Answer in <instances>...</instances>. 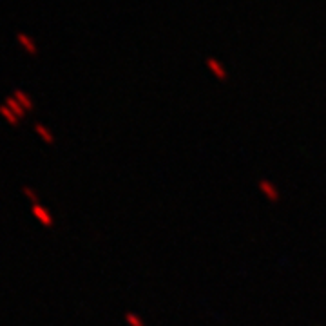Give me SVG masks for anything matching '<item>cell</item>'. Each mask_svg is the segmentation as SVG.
<instances>
[{"mask_svg": "<svg viewBox=\"0 0 326 326\" xmlns=\"http://www.w3.org/2000/svg\"><path fill=\"white\" fill-rule=\"evenodd\" d=\"M33 216L40 219V221H42L44 225H46V227H51V223H53L51 216L47 214V210H46V209H42L40 205H35V207H33Z\"/></svg>", "mask_w": 326, "mask_h": 326, "instance_id": "cell-4", "label": "cell"}, {"mask_svg": "<svg viewBox=\"0 0 326 326\" xmlns=\"http://www.w3.org/2000/svg\"><path fill=\"white\" fill-rule=\"evenodd\" d=\"M13 96H15L16 102H18L22 107H24V111H26V112H29L31 109H33V100H31L29 94H27V92H24L22 89H15V91H13Z\"/></svg>", "mask_w": 326, "mask_h": 326, "instance_id": "cell-2", "label": "cell"}, {"mask_svg": "<svg viewBox=\"0 0 326 326\" xmlns=\"http://www.w3.org/2000/svg\"><path fill=\"white\" fill-rule=\"evenodd\" d=\"M16 40H18V44H22L24 46V49H26L27 53H31V55H36V46L35 42H33V38L27 35H24V33H18L16 35Z\"/></svg>", "mask_w": 326, "mask_h": 326, "instance_id": "cell-3", "label": "cell"}, {"mask_svg": "<svg viewBox=\"0 0 326 326\" xmlns=\"http://www.w3.org/2000/svg\"><path fill=\"white\" fill-rule=\"evenodd\" d=\"M0 116L4 118L5 122L9 123V125H13V127H16V125H18V122H20V120H18V118H16L15 114H13V112L9 111V109L5 107L4 103L0 105Z\"/></svg>", "mask_w": 326, "mask_h": 326, "instance_id": "cell-5", "label": "cell"}, {"mask_svg": "<svg viewBox=\"0 0 326 326\" xmlns=\"http://www.w3.org/2000/svg\"><path fill=\"white\" fill-rule=\"evenodd\" d=\"M22 192L26 194V198H27V199H31V201H33V207H35V205H38V198H36L35 190L31 189V187L24 185V187H22Z\"/></svg>", "mask_w": 326, "mask_h": 326, "instance_id": "cell-7", "label": "cell"}, {"mask_svg": "<svg viewBox=\"0 0 326 326\" xmlns=\"http://www.w3.org/2000/svg\"><path fill=\"white\" fill-rule=\"evenodd\" d=\"M35 131H36L38 134H40V136L44 138V140H46L47 143H51V142H53L51 133H49V131H47V129L44 127V125H42V123H36V125H35Z\"/></svg>", "mask_w": 326, "mask_h": 326, "instance_id": "cell-6", "label": "cell"}, {"mask_svg": "<svg viewBox=\"0 0 326 326\" xmlns=\"http://www.w3.org/2000/svg\"><path fill=\"white\" fill-rule=\"evenodd\" d=\"M4 105H5V107H7V109H9V111L13 112V114H15L16 118H18V120H24V118H26L27 112L24 111V107H22L20 103L16 102L15 96H13V94H11V96L5 98V100H4Z\"/></svg>", "mask_w": 326, "mask_h": 326, "instance_id": "cell-1", "label": "cell"}]
</instances>
